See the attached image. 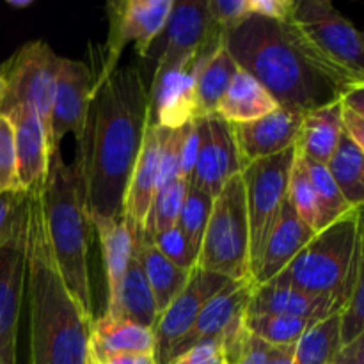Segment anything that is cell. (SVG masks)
Listing matches in <instances>:
<instances>
[{"instance_id": "ffe728a7", "label": "cell", "mask_w": 364, "mask_h": 364, "mask_svg": "<svg viewBox=\"0 0 364 364\" xmlns=\"http://www.w3.org/2000/svg\"><path fill=\"white\" fill-rule=\"evenodd\" d=\"M164 128L151 121L142 141L141 153L137 156L127 194L123 203V217L134 231V237L142 233L149 208L153 205L160 180V156H162Z\"/></svg>"}, {"instance_id": "ba28073f", "label": "cell", "mask_w": 364, "mask_h": 364, "mask_svg": "<svg viewBox=\"0 0 364 364\" xmlns=\"http://www.w3.org/2000/svg\"><path fill=\"white\" fill-rule=\"evenodd\" d=\"M294 160L295 146L279 155L255 160L240 173L247 205L251 272L265 247L267 238L281 217V210L288 198V180Z\"/></svg>"}, {"instance_id": "5bb4252c", "label": "cell", "mask_w": 364, "mask_h": 364, "mask_svg": "<svg viewBox=\"0 0 364 364\" xmlns=\"http://www.w3.org/2000/svg\"><path fill=\"white\" fill-rule=\"evenodd\" d=\"M91 70L85 63L63 57L53 92L52 114H50V153L60 149V142L68 134L80 137L92 96Z\"/></svg>"}, {"instance_id": "ab89813d", "label": "cell", "mask_w": 364, "mask_h": 364, "mask_svg": "<svg viewBox=\"0 0 364 364\" xmlns=\"http://www.w3.org/2000/svg\"><path fill=\"white\" fill-rule=\"evenodd\" d=\"M191 127L192 123L176 128V130L164 128L159 188L169 183V181L176 180V178H181V156H183V146L188 137V132H191Z\"/></svg>"}, {"instance_id": "74e56055", "label": "cell", "mask_w": 364, "mask_h": 364, "mask_svg": "<svg viewBox=\"0 0 364 364\" xmlns=\"http://www.w3.org/2000/svg\"><path fill=\"white\" fill-rule=\"evenodd\" d=\"M28 192L0 194V247L18 244L25 237Z\"/></svg>"}, {"instance_id": "836d02e7", "label": "cell", "mask_w": 364, "mask_h": 364, "mask_svg": "<svg viewBox=\"0 0 364 364\" xmlns=\"http://www.w3.org/2000/svg\"><path fill=\"white\" fill-rule=\"evenodd\" d=\"M313 320L294 318L281 315H249L244 326L251 336L265 341L270 347H295L302 334L313 326Z\"/></svg>"}, {"instance_id": "44dd1931", "label": "cell", "mask_w": 364, "mask_h": 364, "mask_svg": "<svg viewBox=\"0 0 364 364\" xmlns=\"http://www.w3.org/2000/svg\"><path fill=\"white\" fill-rule=\"evenodd\" d=\"M313 237L315 231L297 215L287 198L279 220L267 238L265 247L251 272V279L256 287L276 279Z\"/></svg>"}, {"instance_id": "7c38bea8", "label": "cell", "mask_w": 364, "mask_h": 364, "mask_svg": "<svg viewBox=\"0 0 364 364\" xmlns=\"http://www.w3.org/2000/svg\"><path fill=\"white\" fill-rule=\"evenodd\" d=\"M196 128L199 134V148L191 185L215 199L224 185L242 173L244 164L231 124L213 114L196 119Z\"/></svg>"}, {"instance_id": "f6af8a7d", "label": "cell", "mask_w": 364, "mask_h": 364, "mask_svg": "<svg viewBox=\"0 0 364 364\" xmlns=\"http://www.w3.org/2000/svg\"><path fill=\"white\" fill-rule=\"evenodd\" d=\"M343 130L350 141L364 153V117L343 107Z\"/></svg>"}, {"instance_id": "277c9868", "label": "cell", "mask_w": 364, "mask_h": 364, "mask_svg": "<svg viewBox=\"0 0 364 364\" xmlns=\"http://www.w3.org/2000/svg\"><path fill=\"white\" fill-rule=\"evenodd\" d=\"M46 230L57 265L85 318L95 323L89 276V223L80 180L75 166L63 160L60 149L50 156L48 178L41 188Z\"/></svg>"}, {"instance_id": "f5cc1de1", "label": "cell", "mask_w": 364, "mask_h": 364, "mask_svg": "<svg viewBox=\"0 0 364 364\" xmlns=\"http://www.w3.org/2000/svg\"><path fill=\"white\" fill-rule=\"evenodd\" d=\"M89 364H91V363H89Z\"/></svg>"}, {"instance_id": "484cf974", "label": "cell", "mask_w": 364, "mask_h": 364, "mask_svg": "<svg viewBox=\"0 0 364 364\" xmlns=\"http://www.w3.org/2000/svg\"><path fill=\"white\" fill-rule=\"evenodd\" d=\"M134 256L144 270L160 316L169 308L171 302L183 291L192 272H187L171 263L156 249V245L141 233L134 237Z\"/></svg>"}, {"instance_id": "e0dca14e", "label": "cell", "mask_w": 364, "mask_h": 364, "mask_svg": "<svg viewBox=\"0 0 364 364\" xmlns=\"http://www.w3.org/2000/svg\"><path fill=\"white\" fill-rule=\"evenodd\" d=\"M306 112L277 107L274 112L242 124H231L244 167L294 148Z\"/></svg>"}, {"instance_id": "f35d334b", "label": "cell", "mask_w": 364, "mask_h": 364, "mask_svg": "<svg viewBox=\"0 0 364 364\" xmlns=\"http://www.w3.org/2000/svg\"><path fill=\"white\" fill-rule=\"evenodd\" d=\"M151 242L171 263H174L180 269L192 272L198 267L199 251L188 242V238L181 233L178 226L159 233L151 238Z\"/></svg>"}, {"instance_id": "9a60e30c", "label": "cell", "mask_w": 364, "mask_h": 364, "mask_svg": "<svg viewBox=\"0 0 364 364\" xmlns=\"http://www.w3.org/2000/svg\"><path fill=\"white\" fill-rule=\"evenodd\" d=\"M199 59L153 73L149 87L151 121L167 130H176L201 117L196 89Z\"/></svg>"}, {"instance_id": "3957f363", "label": "cell", "mask_w": 364, "mask_h": 364, "mask_svg": "<svg viewBox=\"0 0 364 364\" xmlns=\"http://www.w3.org/2000/svg\"><path fill=\"white\" fill-rule=\"evenodd\" d=\"M224 45L279 107L308 112L340 96L302 57L284 23L249 16L228 32Z\"/></svg>"}, {"instance_id": "2e32d148", "label": "cell", "mask_w": 364, "mask_h": 364, "mask_svg": "<svg viewBox=\"0 0 364 364\" xmlns=\"http://www.w3.org/2000/svg\"><path fill=\"white\" fill-rule=\"evenodd\" d=\"M153 73L199 59L208 38V6L201 0L174 2Z\"/></svg>"}, {"instance_id": "4316f807", "label": "cell", "mask_w": 364, "mask_h": 364, "mask_svg": "<svg viewBox=\"0 0 364 364\" xmlns=\"http://www.w3.org/2000/svg\"><path fill=\"white\" fill-rule=\"evenodd\" d=\"M105 315L116 320L139 323L148 329H155L156 322H159L155 297H153V291L144 276V270L139 265L135 256H132V262L121 281L116 297L107 302Z\"/></svg>"}, {"instance_id": "52a82bcc", "label": "cell", "mask_w": 364, "mask_h": 364, "mask_svg": "<svg viewBox=\"0 0 364 364\" xmlns=\"http://www.w3.org/2000/svg\"><path fill=\"white\" fill-rule=\"evenodd\" d=\"M198 269L219 274L230 281L251 277L247 205L240 174L231 178L213 199L199 249Z\"/></svg>"}, {"instance_id": "7dc6e473", "label": "cell", "mask_w": 364, "mask_h": 364, "mask_svg": "<svg viewBox=\"0 0 364 364\" xmlns=\"http://www.w3.org/2000/svg\"><path fill=\"white\" fill-rule=\"evenodd\" d=\"M340 98H341V103H343V107H347V109H350L352 112L359 114V116L364 117V84L355 85V87L341 92Z\"/></svg>"}, {"instance_id": "b9f144b4", "label": "cell", "mask_w": 364, "mask_h": 364, "mask_svg": "<svg viewBox=\"0 0 364 364\" xmlns=\"http://www.w3.org/2000/svg\"><path fill=\"white\" fill-rule=\"evenodd\" d=\"M167 364H228V358L220 341H206L188 348Z\"/></svg>"}, {"instance_id": "60d3db41", "label": "cell", "mask_w": 364, "mask_h": 364, "mask_svg": "<svg viewBox=\"0 0 364 364\" xmlns=\"http://www.w3.org/2000/svg\"><path fill=\"white\" fill-rule=\"evenodd\" d=\"M23 192L20 188L14 149V128L9 117L0 114V194Z\"/></svg>"}, {"instance_id": "ac0fdd59", "label": "cell", "mask_w": 364, "mask_h": 364, "mask_svg": "<svg viewBox=\"0 0 364 364\" xmlns=\"http://www.w3.org/2000/svg\"><path fill=\"white\" fill-rule=\"evenodd\" d=\"M23 240L0 247V364H18V331L25 301Z\"/></svg>"}, {"instance_id": "d590c367", "label": "cell", "mask_w": 364, "mask_h": 364, "mask_svg": "<svg viewBox=\"0 0 364 364\" xmlns=\"http://www.w3.org/2000/svg\"><path fill=\"white\" fill-rule=\"evenodd\" d=\"M213 198L206 192L199 191L198 187L188 183L187 194H185L183 206H181L180 217H178V224L181 233L188 238L196 249H201L203 235H205L206 224H208L210 212H212Z\"/></svg>"}, {"instance_id": "d4e9b609", "label": "cell", "mask_w": 364, "mask_h": 364, "mask_svg": "<svg viewBox=\"0 0 364 364\" xmlns=\"http://www.w3.org/2000/svg\"><path fill=\"white\" fill-rule=\"evenodd\" d=\"M89 223L98 233L107 277V302L116 297L134 256V231L124 217L91 215Z\"/></svg>"}, {"instance_id": "8d00e7d4", "label": "cell", "mask_w": 364, "mask_h": 364, "mask_svg": "<svg viewBox=\"0 0 364 364\" xmlns=\"http://www.w3.org/2000/svg\"><path fill=\"white\" fill-rule=\"evenodd\" d=\"M288 203L297 212V215L316 233V223H318L316 196L304 162L297 155V151H295L294 167H291L290 180H288Z\"/></svg>"}, {"instance_id": "83f0119b", "label": "cell", "mask_w": 364, "mask_h": 364, "mask_svg": "<svg viewBox=\"0 0 364 364\" xmlns=\"http://www.w3.org/2000/svg\"><path fill=\"white\" fill-rule=\"evenodd\" d=\"M279 103L272 98L269 91L244 70H238L231 80L226 95L215 109V116L228 124H242L259 119L274 112Z\"/></svg>"}, {"instance_id": "5b68a950", "label": "cell", "mask_w": 364, "mask_h": 364, "mask_svg": "<svg viewBox=\"0 0 364 364\" xmlns=\"http://www.w3.org/2000/svg\"><path fill=\"white\" fill-rule=\"evenodd\" d=\"M284 25L302 57L338 95L364 84L361 32L329 0H295Z\"/></svg>"}, {"instance_id": "bcb514c9", "label": "cell", "mask_w": 364, "mask_h": 364, "mask_svg": "<svg viewBox=\"0 0 364 364\" xmlns=\"http://www.w3.org/2000/svg\"><path fill=\"white\" fill-rule=\"evenodd\" d=\"M334 364H364V331L354 341L341 347Z\"/></svg>"}, {"instance_id": "7402d4cb", "label": "cell", "mask_w": 364, "mask_h": 364, "mask_svg": "<svg viewBox=\"0 0 364 364\" xmlns=\"http://www.w3.org/2000/svg\"><path fill=\"white\" fill-rule=\"evenodd\" d=\"M345 302L329 295H313L297 288L267 283L255 287L249 301V315H281L318 322L340 313Z\"/></svg>"}, {"instance_id": "f1b7e54d", "label": "cell", "mask_w": 364, "mask_h": 364, "mask_svg": "<svg viewBox=\"0 0 364 364\" xmlns=\"http://www.w3.org/2000/svg\"><path fill=\"white\" fill-rule=\"evenodd\" d=\"M240 70L226 45H220L210 55L199 59L198 73H196V89H198V103L201 117L213 116L217 105L226 95L231 80Z\"/></svg>"}, {"instance_id": "c3c4849f", "label": "cell", "mask_w": 364, "mask_h": 364, "mask_svg": "<svg viewBox=\"0 0 364 364\" xmlns=\"http://www.w3.org/2000/svg\"><path fill=\"white\" fill-rule=\"evenodd\" d=\"M103 364H159L155 354H139V352H130V354H117L107 359Z\"/></svg>"}, {"instance_id": "816d5d0a", "label": "cell", "mask_w": 364, "mask_h": 364, "mask_svg": "<svg viewBox=\"0 0 364 364\" xmlns=\"http://www.w3.org/2000/svg\"><path fill=\"white\" fill-rule=\"evenodd\" d=\"M361 38H363V43H364V31L361 32Z\"/></svg>"}, {"instance_id": "8fae6325", "label": "cell", "mask_w": 364, "mask_h": 364, "mask_svg": "<svg viewBox=\"0 0 364 364\" xmlns=\"http://www.w3.org/2000/svg\"><path fill=\"white\" fill-rule=\"evenodd\" d=\"M255 281H230L199 313L194 326L171 350L167 363L173 361L188 348L206 341H220L226 350L228 364L237 361L247 341L249 333L244 326L249 301L255 291ZM166 363V364H167Z\"/></svg>"}, {"instance_id": "681fc988", "label": "cell", "mask_w": 364, "mask_h": 364, "mask_svg": "<svg viewBox=\"0 0 364 364\" xmlns=\"http://www.w3.org/2000/svg\"><path fill=\"white\" fill-rule=\"evenodd\" d=\"M6 92H7V82L6 78H4L2 71H0V110H2L4 100H6Z\"/></svg>"}, {"instance_id": "8992f818", "label": "cell", "mask_w": 364, "mask_h": 364, "mask_svg": "<svg viewBox=\"0 0 364 364\" xmlns=\"http://www.w3.org/2000/svg\"><path fill=\"white\" fill-rule=\"evenodd\" d=\"M358 230L359 212L355 210L315 233L290 265L270 283L347 302Z\"/></svg>"}, {"instance_id": "e575fe53", "label": "cell", "mask_w": 364, "mask_h": 364, "mask_svg": "<svg viewBox=\"0 0 364 364\" xmlns=\"http://www.w3.org/2000/svg\"><path fill=\"white\" fill-rule=\"evenodd\" d=\"M188 183L191 181L185 180V178H176V180L169 181V183H166L156 191L153 205L149 208L148 219H146L144 230H142L141 235H144L148 240H151L159 233H164V231L176 226Z\"/></svg>"}, {"instance_id": "30bf717a", "label": "cell", "mask_w": 364, "mask_h": 364, "mask_svg": "<svg viewBox=\"0 0 364 364\" xmlns=\"http://www.w3.org/2000/svg\"><path fill=\"white\" fill-rule=\"evenodd\" d=\"M60 59L63 57L57 55L45 41L25 43L14 52L13 57L0 66L7 82L6 100L0 114L20 105L31 107L45 124L46 135H50V114Z\"/></svg>"}, {"instance_id": "7bdbcfd3", "label": "cell", "mask_w": 364, "mask_h": 364, "mask_svg": "<svg viewBox=\"0 0 364 364\" xmlns=\"http://www.w3.org/2000/svg\"><path fill=\"white\" fill-rule=\"evenodd\" d=\"M295 0H249L251 16H262L267 20L287 23L294 14Z\"/></svg>"}, {"instance_id": "d6a6232c", "label": "cell", "mask_w": 364, "mask_h": 364, "mask_svg": "<svg viewBox=\"0 0 364 364\" xmlns=\"http://www.w3.org/2000/svg\"><path fill=\"white\" fill-rule=\"evenodd\" d=\"M301 159L302 162H304L306 171H308L309 174V180H311L313 191H315L316 196V206H318L316 233H318V231L326 230L327 226H331L333 223L340 220L341 217L348 215L350 212H355V210L345 201L343 194H341L340 188H338L334 178L331 176L327 166L313 162V160L304 159V156H301Z\"/></svg>"}, {"instance_id": "d6986e66", "label": "cell", "mask_w": 364, "mask_h": 364, "mask_svg": "<svg viewBox=\"0 0 364 364\" xmlns=\"http://www.w3.org/2000/svg\"><path fill=\"white\" fill-rule=\"evenodd\" d=\"M9 117L14 128V149H16V171L20 188L34 192L45 187L50 169V144L45 124L31 107H14L2 114Z\"/></svg>"}, {"instance_id": "1f68e13d", "label": "cell", "mask_w": 364, "mask_h": 364, "mask_svg": "<svg viewBox=\"0 0 364 364\" xmlns=\"http://www.w3.org/2000/svg\"><path fill=\"white\" fill-rule=\"evenodd\" d=\"M364 331V210L359 212L358 244L352 267L348 297L341 309V347L354 341Z\"/></svg>"}, {"instance_id": "7a4b0ae2", "label": "cell", "mask_w": 364, "mask_h": 364, "mask_svg": "<svg viewBox=\"0 0 364 364\" xmlns=\"http://www.w3.org/2000/svg\"><path fill=\"white\" fill-rule=\"evenodd\" d=\"M27 364H89L92 323L68 288L46 230L41 188L28 192L25 220Z\"/></svg>"}, {"instance_id": "603a6c76", "label": "cell", "mask_w": 364, "mask_h": 364, "mask_svg": "<svg viewBox=\"0 0 364 364\" xmlns=\"http://www.w3.org/2000/svg\"><path fill=\"white\" fill-rule=\"evenodd\" d=\"M343 134V103L338 96L304 114L295 151L304 159L327 166Z\"/></svg>"}, {"instance_id": "9c48e42d", "label": "cell", "mask_w": 364, "mask_h": 364, "mask_svg": "<svg viewBox=\"0 0 364 364\" xmlns=\"http://www.w3.org/2000/svg\"><path fill=\"white\" fill-rule=\"evenodd\" d=\"M174 0H123L107 4L109 36L102 53V68L96 71L95 85L102 84L117 70L121 53L128 43L146 59L169 20ZM92 85V87H95Z\"/></svg>"}, {"instance_id": "4dcf8cb0", "label": "cell", "mask_w": 364, "mask_h": 364, "mask_svg": "<svg viewBox=\"0 0 364 364\" xmlns=\"http://www.w3.org/2000/svg\"><path fill=\"white\" fill-rule=\"evenodd\" d=\"M341 350V311L318 320L297 341L295 364H334Z\"/></svg>"}, {"instance_id": "6da1fadb", "label": "cell", "mask_w": 364, "mask_h": 364, "mask_svg": "<svg viewBox=\"0 0 364 364\" xmlns=\"http://www.w3.org/2000/svg\"><path fill=\"white\" fill-rule=\"evenodd\" d=\"M149 123V87L139 68L117 66L92 87L73 164L87 217L123 215L128 181Z\"/></svg>"}, {"instance_id": "4fadbf2b", "label": "cell", "mask_w": 364, "mask_h": 364, "mask_svg": "<svg viewBox=\"0 0 364 364\" xmlns=\"http://www.w3.org/2000/svg\"><path fill=\"white\" fill-rule=\"evenodd\" d=\"M230 279L219 274L206 272L196 267L191 274L187 287L171 302L169 308L159 316L153 334H155V358L159 364H166L171 350L180 338L188 333L205 306L223 290Z\"/></svg>"}, {"instance_id": "f546056e", "label": "cell", "mask_w": 364, "mask_h": 364, "mask_svg": "<svg viewBox=\"0 0 364 364\" xmlns=\"http://www.w3.org/2000/svg\"><path fill=\"white\" fill-rule=\"evenodd\" d=\"M327 169L345 201L358 212L364 210V153L347 134L341 137L340 146L327 164Z\"/></svg>"}, {"instance_id": "cb8c5ba5", "label": "cell", "mask_w": 364, "mask_h": 364, "mask_svg": "<svg viewBox=\"0 0 364 364\" xmlns=\"http://www.w3.org/2000/svg\"><path fill=\"white\" fill-rule=\"evenodd\" d=\"M155 334L139 323L116 320L109 315L95 318L89 334V363L103 364L117 354H155Z\"/></svg>"}, {"instance_id": "f907efd6", "label": "cell", "mask_w": 364, "mask_h": 364, "mask_svg": "<svg viewBox=\"0 0 364 364\" xmlns=\"http://www.w3.org/2000/svg\"><path fill=\"white\" fill-rule=\"evenodd\" d=\"M31 0H27V2H14V0H9V6L13 7H28L31 6Z\"/></svg>"}, {"instance_id": "ee69618b", "label": "cell", "mask_w": 364, "mask_h": 364, "mask_svg": "<svg viewBox=\"0 0 364 364\" xmlns=\"http://www.w3.org/2000/svg\"><path fill=\"white\" fill-rule=\"evenodd\" d=\"M270 345L265 341L258 340V338L249 334L247 341L244 345V350L238 355V359L231 364H269L270 358Z\"/></svg>"}]
</instances>
